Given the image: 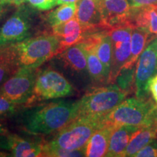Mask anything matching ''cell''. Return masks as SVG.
<instances>
[{
  "mask_svg": "<svg viewBox=\"0 0 157 157\" xmlns=\"http://www.w3.org/2000/svg\"><path fill=\"white\" fill-rule=\"evenodd\" d=\"M80 101H58L30 107L21 115V125L33 135L60 131L78 116Z\"/></svg>",
  "mask_w": 157,
  "mask_h": 157,
  "instance_id": "obj_1",
  "label": "cell"
},
{
  "mask_svg": "<svg viewBox=\"0 0 157 157\" xmlns=\"http://www.w3.org/2000/svg\"><path fill=\"white\" fill-rule=\"evenodd\" d=\"M103 123L114 127L131 125L143 127L157 124V103L151 97L125 99L104 118Z\"/></svg>",
  "mask_w": 157,
  "mask_h": 157,
  "instance_id": "obj_2",
  "label": "cell"
},
{
  "mask_svg": "<svg viewBox=\"0 0 157 157\" xmlns=\"http://www.w3.org/2000/svg\"><path fill=\"white\" fill-rule=\"evenodd\" d=\"M129 94L117 84L94 88L82 98L78 117H90L103 119Z\"/></svg>",
  "mask_w": 157,
  "mask_h": 157,
  "instance_id": "obj_3",
  "label": "cell"
},
{
  "mask_svg": "<svg viewBox=\"0 0 157 157\" xmlns=\"http://www.w3.org/2000/svg\"><path fill=\"white\" fill-rule=\"evenodd\" d=\"M103 124V119L78 117L58 131L48 144L67 150L85 148L93 133Z\"/></svg>",
  "mask_w": 157,
  "mask_h": 157,
  "instance_id": "obj_4",
  "label": "cell"
},
{
  "mask_svg": "<svg viewBox=\"0 0 157 157\" xmlns=\"http://www.w3.org/2000/svg\"><path fill=\"white\" fill-rule=\"evenodd\" d=\"M21 67L38 68L56 56L59 40L56 35L43 34L29 37L14 45Z\"/></svg>",
  "mask_w": 157,
  "mask_h": 157,
  "instance_id": "obj_5",
  "label": "cell"
},
{
  "mask_svg": "<svg viewBox=\"0 0 157 157\" xmlns=\"http://www.w3.org/2000/svg\"><path fill=\"white\" fill-rule=\"evenodd\" d=\"M33 9V7H32ZM21 5L0 28V52L22 42L31 34L34 10Z\"/></svg>",
  "mask_w": 157,
  "mask_h": 157,
  "instance_id": "obj_6",
  "label": "cell"
},
{
  "mask_svg": "<svg viewBox=\"0 0 157 157\" xmlns=\"http://www.w3.org/2000/svg\"><path fill=\"white\" fill-rule=\"evenodd\" d=\"M74 94L69 82L57 71L51 68L38 71L32 98L28 105L33 102L57 99Z\"/></svg>",
  "mask_w": 157,
  "mask_h": 157,
  "instance_id": "obj_7",
  "label": "cell"
},
{
  "mask_svg": "<svg viewBox=\"0 0 157 157\" xmlns=\"http://www.w3.org/2000/svg\"><path fill=\"white\" fill-rule=\"evenodd\" d=\"M37 68L21 67L0 87V95L17 105H28L34 93Z\"/></svg>",
  "mask_w": 157,
  "mask_h": 157,
  "instance_id": "obj_8",
  "label": "cell"
},
{
  "mask_svg": "<svg viewBox=\"0 0 157 157\" xmlns=\"http://www.w3.org/2000/svg\"><path fill=\"white\" fill-rule=\"evenodd\" d=\"M157 74V38L147 45L136 63L135 97L150 98L149 82Z\"/></svg>",
  "mask_w": 157,
  "mask_h": 157,
  "instance_id": "obj_9",
  "label": "cell"
},
{
  "mask_svg": "<svg viewBox=\"0 0 157 157\" xmlns=\"http://www.w3.org/2000/svg\"><path fill=\"white\" fill-rule=\"evenodd\" d=\"M132 27L129 25L107 30L112 42V64L108 84H115L118 75L130 56Z\"/></svg>",
  "mask_w": 157,
  "mask_h": 157,
  "instance_id": "obj_10",
  "label": "cell"
},
{
  "mask_svg": "<svg viewBox=\"0 0 157 157\" xmlns=\"http://www.w3.org/2000/svg\"><path fill=\"white\" fill-rule=\"evenodd\" d=\"M52 34L58 37L59 47L56 56L68 48L82 42L95 31L84 26L76 17L52 28Z\"/></svg>",
  "mask_w": 157,
  "mask_h": 157,
  "instance_id": "obj_11",
  "label": "cell"
},
{
  "mask_svg": "<svg viewBox=\"0 0 157 157\" xmlns=\"http://www.w3.org/2000/svg\"><path fill=\"white\" fill-rule=\"evenodd\" d=\"M105 30L129 25L131 7L128 0H99Z\"/></svg>",
  "mask_w": 157,
  "mask_h": 157,
  "instance_id": "obj_12",
  "label": "cell"
},
{
  "mask_svg": "<svg viewBox=\"0 0 157 157\" xmlns=\"http://www.w3.org/2000/svg\"><path fill=\"white\" fill-rule=\"evenodd\" d=\"M76 17L84 26L95 32L105 31L99 0H79Z\"/></svg>",
  "mask_w": 157,
  "mask_h": 157,
  "instance_id": "obj_13",
  "label": "cell"
},
{
  "mask_svg": "<svg viewBox=\"0 0 157 157\" xmlns=\"http://www.w3.org/2000/svg\"><path fill=\"white\" fill-rule=\"evenodd\" d=\"M99 32L90 35L83 40L87 52V69L90 77L94 84H108V76L105 68L96 53V43Z\"/></svg>",
  "mask_w": 157,
  "mask_h": 157,
  "instance_id": "obj_14",
  "label": "cell"
},
{
  "mask_svg": "<svg viewBox=\"0 0 157 157\" xmlns=\"http://www.w3.org/2000/svg\"><path fill=\"white\" fill-rule=\"evenodd\" d=\"M129 25L140 28L157 38V5L131 7Z\"/></svg>",
  "mask_w": 157,
  "mask_h": 157,
  "instance_id": "obj_15",
  "label": "cell"
},
{
  "mask_svg": "<svg viewBox=\"0 0 157 157\" xmlns=\"http://www.w3.org/2000/svg\"><path fill=\"white\" fill-rule=\"evenodd\" d=\"M117 127L103 123L92 135L85 147V156H105L109 148L110 138Z\"/></svg>",
  "mask_w": 157,
  "mask_h": 157,
  "instance_id": "obj_16",
  "label": "cell"
},
{
  "mask_svg": "<svg viewBox=\"0 0 157 157\" xmlns=\"http://www.w3.org/2000/svg\"><path fill=\"white\" fill-rule=\"evenodd\" d=\"M140 127L131 125H121L113 129L105 156L123 157L124 153L135 133Z\"/></svg>",
  "mask_w": 157,
  "mask_h": 157,
  "instance_id": "obj_17",
  "label": "cell"
},
{
  "mask_svg": "<svg viewBox=\"0 0 157 157\" xmlns=\"http://www.w3.org/2000/svg\"><path fill=\"white\" fill-rule=\"evenodd\" d=\"M60 58L68 68L78 74H88L87 52L84 41L68 48L60 53Z\"/></svg>",
  "mask_w": 157,
  "mask_h": 157,
  "instance_id": "obj_18",
  "label": "cell"
},
{
  "mask_svg": "<svg viewBox=\"0 0 157 157\" xmlns=\"http://www.w3.org/2000/svg\"><path fill=\"white\" fill-rule=\"evenodd\" d=\"M11 156L35 157L42 156L44 144L26 140L17 135L9 134Z\"/></svg>",
  "mask_w": 157,
  "mask_h": 157,
  "instance_id": "obj_19",
  "label": "cell"
},
{
  "mask_svg": "<svg viewBox=\"0 0 157 157\" xmlns=\"http://www.w3.org/2000/svg\"><path fill=\"white\" fill-rule=\"evenodd\" d=\"M157 138V124L140 127L129 141L123 157H135L137 152Z\"/></svg>",
  "mask_w": 157,
  "mask_h": 157,
  "instance_id": "obj_20",
  "label": "cell"
},
{
  "mask_svg": "<svg viewBox=\"0 0 157 157\" xmlns=\"http://www.w3.org/2000/svg\"><path fill=\"white\" fill-rule=\"evenodd\" d=\"M156 37L149 34L146 31L140 28H132L131 36L130 56L123 68H130L135 66L139 57L146 46Z\"/></svg>",
  "mask_w": 157,
  "mask_h": 157,
  "instance_id": "obj_21",
  "label": "cell"
},
{
  "mask_svg": "<svg viewBox=\"0 0 157 157\" xmlns=\"http://www.w3.org/2000/svg\"><path fill=\"white\" fill-rule=\"evenodd\" d=\"M20 68L14 45L0 52V87Z\"/></svg>",
  "mask_w": 157,
  "mask_h": 157,
  "instance_id": "obj_22",
  "label": "cell"
},
{
  "mask_svg": "<svg viewBox=\"0 0 157 157\" xmlns=\"http://www.w3.org/2000/svg\"><path fill=\"white\" fill-rule=\"evenodd\" d=\"M95 49L96 53L105 68L109 81L112 64V42L107 30L99 32Z\"/></svg>",
  "mask_w": 157,
  "mask_h": 157,
  "instance_id": "obj_23",
  "label": "cell"
},
{
  "mask_svg": "<svg viewBox=\"0 0 157 157\" xmlns=\"http://www.w3.org/2000/svg\"><path fill=\"white\" fill-rule=\"evenodd\" d=\"M77 4L70 3L60 5V7L45 15V20L52 28L62 24L76 17Z\"/></svg>",
  "mask_w": 157,
  "mask_h": 157,
  "instance_id": "obj_24",
  "label": "cell"
},
{
  "mask_svg": "<svg viewBox=\"0 0 157 157\" xmlns=\"http://www.w3.org/2000/svg\"><path fill=\"white\" fill-rule=\"evenodd\" d=\"M135 66L130 68H122L116 79L117 85L128 94L132 92L133 86H135Z\"/></svg>",
  "mask_w": 157,
  "mask_h": 157,
  "instance_id": "obj_25",
  "label": "cell"
},
{
  "mask_svg": "<svg viewBox=\"0 0 157 157\" xmlns=\"http://www.w3.org/2000/svg\"><path fill=\"white\" fill-rule=\"evenodd\" d=\"M42 156L51 157H71L85 156V148L79 150H67L50 146L48 143L43 146Z\"/></svg>",
  "mask_w": 157,
  "mask_h": 157,
  "instance_id": "obj_26",
  "label": "cell"
},
{
  "mask_svg": "<svg viewBox=\"0 0 157 157\" xmlns=\"http://www.w3.org/2000/svg\"><path fill=\"white\" fill-rule=\"evenodd\" d=\"M21 105L0 95V117H10L16 113Z\"/></svg>",
  "mask_w": 157,
  "mask_h": 157,
  "instance_id": "obj_27",
  "label": "cell"
},
{
  "mask_svg": "<svg viewBox=\"0 0 157 157\" xmlns=\"http://www.w3.org/2000/svg\"><path fill=\"white\" fill-rule=\"evenodd\" d=\"M27 2L31 7L41 11L49 10L57 5V0H27Z\"/></svg>",
  "mask_w": 157,
  "mask_h": 157,
  "instance_id": "obj_28",
  "label": "cell"
},
{
  "mask_svg": "<svg viewBox=\"0 0 157 157\" xmlns=\"http://www.w3.org/2000/svg\"><path fill=\"white\" fill-rule=\"evenodd\" d=\"M135 157H157V140H153L137 153Z\"/></svg>",
  "mask_w": 157,
  "mask_h": 157,
  "instance_id": "obj_29",
  "label": "cell"
},
{
  "mask_svg": "<svg viewBox=\"0 0 157 157\" xmlns=\"http://www.w3.org/2000/svg\"><path fill=\"white\" fill-rule=\"evenodd\" d=\"M131 7H137L141 6L156 5L157 0H128Z\"/></svg>",
  "mask_w": 157,
  "mask_h": 157,
  "instance_id": "obj_30",
  "label": "cell"
},
{
  "mask_svg": "<svg viewBox=\"0 0 157 157\" xmlns=\"http://www.w3.org/2000/svg\"><path fill=\"white\" fill-rule=\"evenodd\" d=\"M148 87L153 99L157 103V74L149 82Z\"/></svg>",
  "mask_w": 157,
  "mask_h": 157,
  "instance_id": "obj_31",
  "label": "cell"
},
{
  "mask_svg": "<svg viewBox=\"0 0 157 157\" xmlns=\"http://www.w3.org/2000/svg\"><path fill=\"white\" fill-rule=\"evenodd\" d=\"M0 149H2V150H10L9 134H0Z\"/></svg>",
  "mask_w": 157,
  "mask_h": 157,
  "instance_id": "obj_32",
  "label": "cell"
},
{
  "mask_svg": "<svg viewBox=\"0 0 157 157\" xmlns=\"http://www.w3.org/2000/svg\"><path fill=\"white\" fill-rule=\"evenodd\" d=\"M0 2L7 5H15L19 7L27 2V0H0Z\"/></svg>",
  "mask_w": 157,
  "mask_h": 157,
  "instance_id": "obj_33",
  "label": "cell"
},
{
  "mask_svg": "<svg viewBox=\"0 0 157 157\" xmlns=\"http://www.w3.org/2000/svg\"><path fill=\"white\" fill-rule=\"evenodd\" d=\"M6 7H7V5L2 4L0 2V21L2 18V17L6 13V12H7V8Z\"/></svg>",
  "mask_w": 157,
  "mask_h": 157,
  "instance_id": "obj_34",
  "label": "cell"
},
{
  "mask_svg": "<svg viewBox=\"0 0 157 157\" xmlns=\"http://www.w3.org/2000/svg\"><path fill=\"white\" fill-rule=\"evenodd\" d=\"M79 0H57V5H63V4L77 3Z\"/></svg>",
  "mask_w": 157,
  "mask_h": 157,
  "instance_id": "obj_35",
  "label": "cell"
},
{
  "mask_svg": "<svg viewBox=\"0 0 157 157\" xmlns=\"http://www.w3.org/2000/svg\"><path fill=\"white\" fill-rule=\"evenodd\" d=\"M0 134H4V135L10 134L7 128H6V127L4 126L2 123H0Z\"/></svg>",
  "mask_w": 157,
  "mask_h": 157,
  "instance_id": "obj_36",
  "label": "cell"
},
{
  "mask_svg": "<svg viewBox=\"0 0 157 157\" xmlns=\"http://www.w3.org/2000/svg\"><path fill=\"white\" fill-rule=\"evenodd\" d=\"M11 156V155H10L9 153L2 151L0 150V157H5V156Z\"/></svg>",
  "mask_w": 157,
  "mask_h": 157,
  "instance_id": "obj_37",
  "label": "cell"
}]
</instances>
